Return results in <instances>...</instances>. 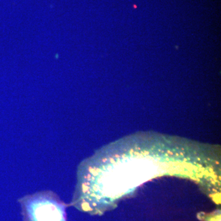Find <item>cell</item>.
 <instances>
[{
	"mask_svg": "<svg viewBox=\"0 0 221 221\" xmlns=\"http://www.w3.org/2000/svg\"><path fill=\"white\" fill-rule=\"evenodd\" d=\"M20 203L24 221H66L67 205L51 191L26 195Z\"/></svg>",
	"mask_w": 221,
	"mask_h": 221,
	"instance_id": "6da1fadb",
	"label": "cell"
}]
</instances>
